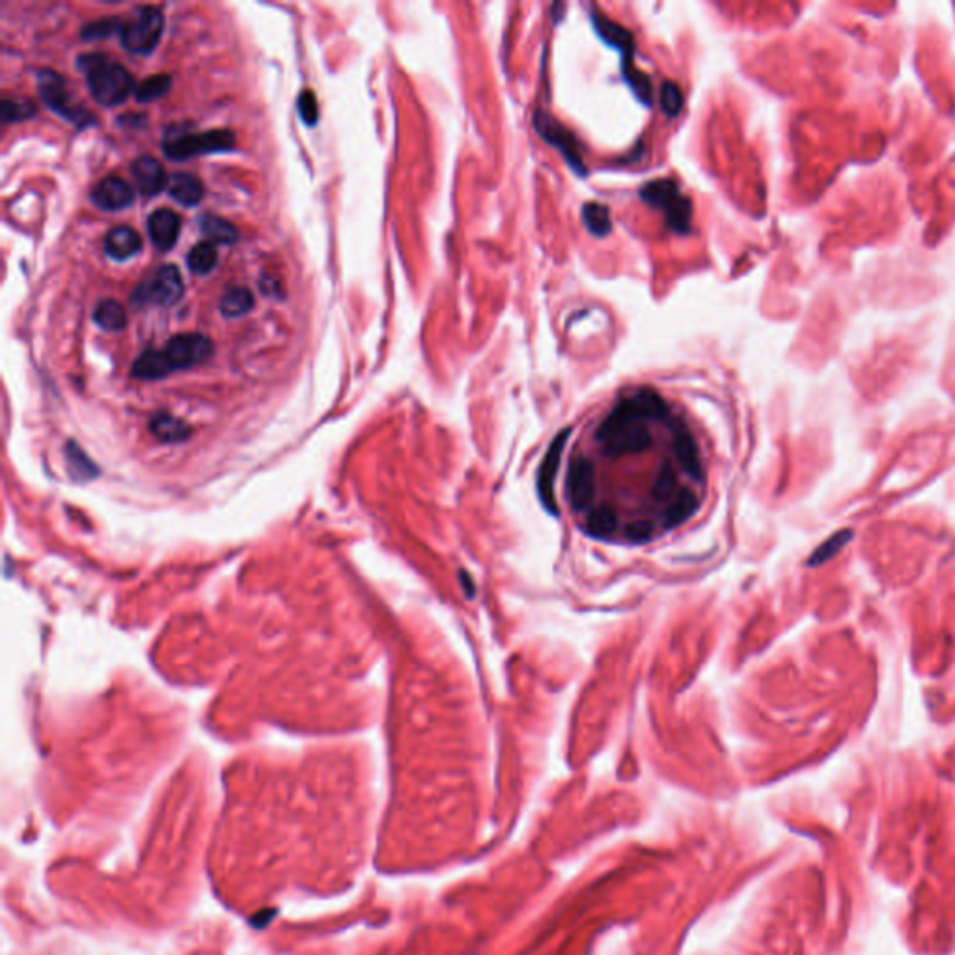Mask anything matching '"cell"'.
Listing matches in <instances>:
<instances>
[{"label":"cell","mask_w":955,"mask_h":955,"mask_svg":"<svg viewBox=\"0 0 955 955\" xmlns=\"http://www.w3.org/2000/svg\"><path fill=\"white\" fill-rule=\"evenodd\" d=\"M92 201L105 211L126 210L133 204L135 192L131 185L120 178H105L92 189Z\"/></svg>","instance_id":"30bf717a"},{"label":"cell","mask_w":955,"mask_h":955,"mask_svg":"<svg viewBox=\"0 0 955 955\" xmlns=\"http://www.w3.org/2000/svg\"><path fill=\"white\" fill-rule=\"evenodd\" d=\"M297 107H299L301 118L304 120L306 126H314V124L317 122V99H315L314 92L304 90V92L299 96Z\"/></svg>","instance_id":"4316f807"},{"label":"cell","mask_w":955,"mask_h":955,"mask_svg":"<svg viewBox=\"0 0 955 955\" xmlns=\"http://www.w3.org/2000/svg\"><path fill=\"white\" fill-rule=\"evenodd\" d=\"M534 126L539 133V136L543 140H547L551 146H555L558 152H562L564 159L567 161V164L576 170L578 173H585V166H583V155H581V148H578L576 144V138L573 136V133H569L562 124H558L551 114L548 112H543V110H538L534 114Z\"/></svg>","instance_id":"9c48e42d"},{"label":"cell","mask_w":955,"mask_h":955,"mask_svg":"<svg viewBox=\"0 0 955 955\" xmlns=\"http://www.w3.org/2000/svg\"><path fill=\"white\" fill-rule=\"evenodd\" d=\"M40 94L45 99V103L62 118L75 124L77 127H84L92 124V114L86 112L82 107H79L70 92L66 90V82L61 75L52 71H42L40 73Z\"/></svg>","instance_id":"8992f818"},{"label":"cell","mask_w":955,"mask_h":955,"mask_svg":"<svg viewBox=\"0 0 955 955\" xmlns=\"http://www.w3.org/2000/svg\"><path fill=\"white\" fill-rule=\"evenodd\" d=\"M131 172L138 192L144 196H157L168 183L163 164L150 155L135 159Z\"/></svg>","instance_id":"8fae6325"},{"label":"cell","mask_w":955,"mask_h":955,"mask_svg":"<svg viewBox=\"0 0 955 955\" xmlns=\"http://www.w3.org/2000/svg\"><path fill=\"white\" fill-rule=\"evenodd\" d=\"M79 68L84 71L86 80H89L94 99L101 105H120L135 89L129 71L124 66L108 61V56L105 54L96 52L80 56Z\"/></svg>","instance_id":"7a4b0ae2"},{"label":"cell","mask_w":955,"mask_h":955,"mask_svg":"<svg viewBox=\"0 0 955 955\" xmlns=\"http://www.w3.org/2000/svg\"><path fill=\"white\" fill-rule=\"evenodd\" d=\"M142 248V239L133 228L118 226L112 228L105 238V252L116 262H126V259L136 256Z\"/></svg>","instance_id":"4fadbf2b"},{"label":"cell","mask_w":955,"mask_h":955,"mask_svg":"<svg viewBox=\"0 0 955 955\" xmlns=\"http://www.w3.org/2000/svg\"><path fill=\"white\" fill-rule=\"evenodd\" d=\"M236 146V138L231 131H210V133H178L168 135L163 142V152L172 161H185L191 157L228 152Z\"/></svg>","instance_id":"277c9868"},{"label":"cell","mask_w":955,"mask_h":955,"mask_svg":"<svg viewBox=\"0 0 955 955\" xmlns=\"http://www.w3.org/2000/svg\"><path fill=\"white\" fill-rule=\"evenodd\" d=\"M217 248L213 243L204 241L198 243L194 248H191L187 256V266L194 275H208L217 266Z\"/></svg>","instance_id":"44dd1931"},{"label":"cell","mask_w":955,"mask_h":955,"mask_svg":"<svg viewBox=\"0 0 955 955\" xmlns=\"http://www.w3.org/2000/svg\"><path fill=\"white\" fill-rule=\"evenodd\" d=\"M118 28H122V23L116 21V19H101V21H96V23H90L84 26L82 31V38L84 40H98V38H107L110 36L114 31H118Z\"/></svg>","instance_id":"484cf974"},{"label":"cell","mask_w":955,"mask_h":955,"mask_svg":"<svg viewBox=\"0 0 955 955\" xmlns=\"http://www.w3.org/2000/svg\"><path fill=\"white\" fill-rule=\"evenodd\" d=\"M259 287H262V292L269 297H280L282 292H280V284L273 278V276H264L262 278V284H259Z\"/></svg>","instance_id":"83f0119b"},{"label":"cell","mask_w":955,"mask_h":955,"mask_svg":"<svg viewBox=\"0 0 955 955\" xmlns=\"http://www.w3.org/2000/svg\"><path fill=\"white\" fill-rule=\"evenodd\" d=\"M683 107V96H681V90L678 89V86L674 82H664L662 89H660V108L662 112L670 116V118H674V116L679 114Z\"/></svg>","instance_id":"d4e9b609"},{"label":"cell","mask_w":955,"mask_h":955,"mask_svg":"<svg viewBox=\"0 0 955 955\" xmlns=\"http://www.w3.org/2000/svg\"><path fill=\"white\" fill-rule=\"evenodd\" d=\"M168 194L182 206H196L204 196V185L192 173H173L166 183Z\"/></svg>","instance_id":"9a60e30c"},{"label":"cell","mask_w":955,"mask_h":955,"mask_svg":"<svg viewBox=\"0 0 955 955\" xmlns=\"http://www.w3.org/2000/svg\"><path fill=\"white\" fill-rule=\"evenodd\" d=\"M641 198L648 206H653L664 213L667 224L676 234H688L692 206L690 200L683 196L678 183L672 180H655L641 189Z\"/></svg>","instance_id":"3957f363"},{"label":"cell","mask_w":955,"mask_h":955,"mask_svg":"<svg viewBox=\"0 0 955 955\" xmlns=\"http://www.w3.org/2000/svg\"><path fill=\"white\" fill-rule=\"evenodd\" d=\"M592 23L595 26V33L609 43L613 45L614 49H618L622 54H623V71L629 70V62H631V52L634 49V42H632V36L631 33L627 31V28L613 23L611 19L606 17H599V15H592Z\"/></svg>","instance_id":"5bb4252c"},{"label":"cell","mask_w":955,"mask_h":955,"mask_svg":"<svg viewBox=\"0 0 955 955\" xmlns=\"http://www.w3.org/2000/svg\"><path fill=\"white\" fill-rule=\"evenodd\" d=\"M201 234L206 236L210 243H220V245H231L239 239V231L231 226L228 220L215 217V215H204L200 219Z\"/></svg>","instance_id":"ac0fdd59"},{"label":"cell","mask_w":955,"mask_h":955,"mask_svg":"<svg viewBox=\"0 0 955 955\" xmlns=\"http://www.w3.org/2000/svg\"><path fill=\"white\" fill-rule=\"evenodd\" d=\"M163 351L172 370H189L211 357L213 343L204 334L187 332L170 338Z\"/></svg>","instance_id":"ba28073f"},{"label":"cell","mask_w":955,"mask_h":955,"mask_svg":"<svg viewBox=\"0 0 955 955\" xmlns=\"http://www.w3.org/2000/svg\"><path fill=\"white\" fill-rule=\"evenodd\" d=\"M254 306V297L252 294L248 292L247 287H241V286H236V287H229L224 292V295L220 297V312L226 315V317H239V315H245L247 312H250Z\"/></svg>","instance_id":"d6986e66"},{"label":"cell","mask_w":955,"mask_h":955,"mask_svg":"<svg viewBox=\"0 0 955 955\" xmlns=\"http://www.w3.org/2000/svg\"><path fill=\"white\" fill-rule=\"evenodd\" d=\"M164 17L157 6H140L122 23L120 36L127 51L136 54H150L163 36Z\"/></svg>","instance_id":"5b68a950"},{"label":"cell","mask_w":955,"mask_h":955,"mask_svg":"<svg viewBox=\"0 0 955 955\" xmlns=\"http://www.w3.org/2000/svg\"><path fill=\"white\" fill-rule=\"evenodd\" d=\"M182 229L180 217L170 210H157L148 219L150 239L159 250H170L178 241Z\"/></svg>","instance_id":"7c38bea8"},{"label":"cell","mask_w":955,"mask_h":955,"mask_svg":"<svg viewBox=\"0 0 955 955\" xmlns=\"http://www.w3.org/2000/svg\"><path fill=\"white\" fill-rule=\"evenodd\" d=\"M94 322L105 331H122L127 325V315L120 303L101 301L94 310Z\"/></svg>","instance_id":"ffe728a7"},{"label":"cell","mask_w":955,"mask_h":955,"mask_svg":"<svg viewBox=\"0 0 955 955\" xmlns=\"http://www.w3.org/2000/svg\"><path fill=\"white\" fill-rule=\"evenodd\" d=\"M150 429L157 439L164 443H178L191 435V427L183 420L170 415H155L150 422Z\"/></svg>","instance_id":"e0dca14e"},{"label":"cell","mask_w":955,"mask_h":955,"mask_svg":"<svg viewBox=\"0 0 955 955\" xmlns=\"http://www.w3.org/2000/svg\"><path fill=\"white\" fill-rule=\"evenodd\" d=\"M133 378L136 379H144V381H155V379H163V378H168V375L173 371L164 351H157V350H148L144 351L133 364Z\"/></svg>","instance_id":"2e32d148"},{"label":"cell","mask_w":955,"mask_h":955,"mask_svg":"<svg viewBox=\"0 0 955 955\" xmlns=\"http://www.w3.org/2000/svg\"><path fill=\"white\" fill-rule=\"evenodd\" d=\"M583 220L586 224V228L592 231V234L595 238H604L611 234L613 229V222H611V211L606 210L604 206L601 204H595V201H592V204H586L585 210H583Z\"/></svg>","instance_id":"7402d4cb"},{"label":"cell","mask_w":955,"mask_h":955,"mask_svg":"<svg viewBox=\"0 0 955 955\" xmlns=\"http://www.w3.org/2000/svg\"><path fill=\"white\" fill-rule=\"evenodd\" d=\"M34 114H36V107L33 101H23V99H5L3 101V120L5 122L28 120Z\"/></svg>","instance_id":"cb8c5ba5"},{"label":"cell","mask_w":955,"mask_h":955,"mask_svg":"<svg viewBox=\"0 0 955 955\" xmlns=\"http://www.w3.org/2000/svg\"><path fill=\"white\" fill-rule=\"evenodd\" d=\"M183 295L182 275L173 266H163L157 273L140 284L133 292V303H152L159 306H170L178 303Z\"/></svg>","instance_id":"52a82bcc"},{"label":"cell","mask_w":955,"mask_h":955,"mask_svg":"<svg viewBox=\"0 0 955 955\" xmlns=\"http://www.w3.org/2000/svg\"><path fill=\"white\" fill-rule=\"evenodd\" d=\"M170 84H172V79L164 73L142 80L136 89V101L150 103V101L163 98L170 90Z\"/></svg>","instance_id":"603a6c76"},{"label":"cell","mask_w":955,"mask_h":955,"mask_svg":"<svg viewBox=\"0 0 955 955\" xmlns=\"http://www.w3.org/2000/svg\"><path fill=\"white\" fill-rule=\"evenodd\" d=\"M706 489L687 424L657 392L622 398L573 454L566 480L571 510L588 534L641 543L685 523Z\"/></svg>","instance_id":"6da1fadb"}]
</instances>
